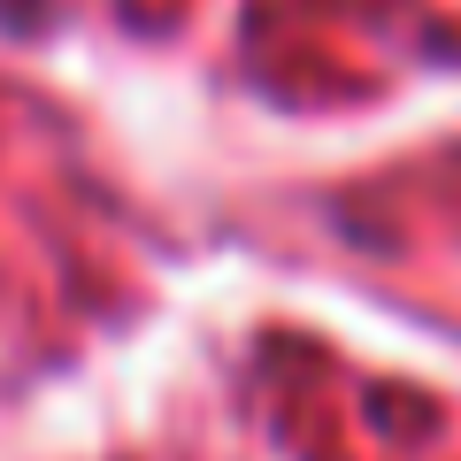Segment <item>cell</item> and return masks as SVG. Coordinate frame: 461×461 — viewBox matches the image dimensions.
I'll return each instance as SVG.
<instances>
[{
    "label": "cell",
    "instance_id": "obj_1",
    "mask_svg": "<svg viewBox=\"0 0 461 461\" xmlns=\"http://www.w3.org/2000/svg\"><path fill=\"white\" fill-rule=\"evenodd\" d=\"M0 8H23V0H0Z\"/></svg>",
    "mask_w": 461,
    "mask_h": 461
}]
</instances>
